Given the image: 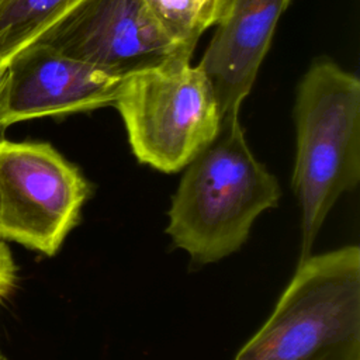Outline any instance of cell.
<instances>
[{
	"mask_svg": "<svg viewBox=\"0 0 360 360\" xmlns=\"http://www.w3.org/2000/svg\"><path fill=\"white\" fill-rule=\"evenodd\" d=\"M290 1H228L198 63L212 86L222 120L239 115Z\"/></svg>",
	"mask_w": 360,
	"mask_h": 360,
	"instance_id": "obj_8",
	"label": "cell"
},
{
	"mask_svg": "<svg viewBox=\"0 0 360 360\" xmlns=\"http://www.w3.org/2000/svg\"><path fill=\"white\" fill-rule=\"evenodd\" d=\"M80 0H0V66L37 42Z\"/></svg>",
	"mask_w": 360,
	"mask_h": 360,
	"instance_id": "obj_9",
	"label": "cell"
},
{
	"mask_svg": "<svg viewBox=\"0 0 360 360\" xmlns=\"http://www.w3.org/2000/svg\"><path fill=\"white\" fill-rule=\"evenodd\" d=\"M112 76L127 77L179 52L146 0H80L39 39Z\"/></svg>",
	"mask_w": 360,
	"mask_h": 360,
	"instance_id": "obj_6",
	"label": "cell"
},
{
	"mask_svg": "<svg viewBox=\"0 0 360 360\" xmlns=\"http://www.w3.org/2000/svg\"><path fill=\"white\" fill-rule=\"evenodd\" d=\"M90 193L79 167L51 143L0 139V240L53 256Z\"/></svg>",
	"mask_w": 360,
	"mask_h": 360,
	"instance_id": "obj_5",
	"label": "cell"
},
{
	"mask_svg": "<svg viewBox=\"0 0 360 360\" xmlns=\"http://www.w3.org/2000/svg\"><path fill=\"white\" fill-rule=\"evenodd\" d=\"M280 197L276 176L253 155L239 115H232L184 167L166 232L194 263H215L245 243L255 219Z\"/></svg>",
	"mask_w": 360,
	"mask_h": 360,
	"instance_id": "obj_1",
	"label": "cell"
},
{
	"mask_svg": "<svg viewBox=\"0 0 360 360\" xmlns=\"http://www.w3.org/2000/svg\"><path fill=\"white\" fill-rule=\"evenodd\" d=\"M15 277V264L10 248L0 240V301L13 290Z\"/></svg>",
	"mask_w": 360,
	"mask_h": 360,
	"instance_id": "obj_11",
	"label": "cell"
},
{
	"mask_svg": "<svg viewBox=\"0 0 360 360\" xmlns=\"http://www.w3.org/2000/svg\"><path fill=\"white\" fill-rule=\"evenodd\" d=\"M124 80L37 41L7 65L4 125L112 105Z\"/></svg>",
	"mask_w": 360,
	"mask_h": 360,
	"instance_id": "obj_7",
	"label": "cell"
},
{
	"mask_svg": "<svg viewBox=\"0 0 360 360\" xmlns=\"http://www.w3.org/2000/svg\"><path fill=\"white\" fill-rule=\"evenodd\" d=\"M176 42L194 53L197 42L211 25L207 0H146Z\"/></svg>",
	"mask_w": 360,
	"mask_h": 360,
	"instance_id": "obj_10",
	"label": "cell"
},
{
	"mask_svg": "<svg viewBox=\"0 0 360 360\" xmlns=\"http://www.w3.org/2000/svg\"><path fill=\"white\" fill-rule=\"evenodd\" d=\"M291 186L301 211L298 263L312 255L336 204L360 180V80L329 59L314 62L295 96Z\"/></svg>",
	"mask_w": 360,
	"mask_h": 360,
	"instance_id": "obj_2",
	"label": "cell"
},
{
	"mask_svg": "<svg viewBox=\"0 0 360 360\" xmlns=\"http://www.w3.org/2000/svg\"><path fill=\"white\" fill-rule=\"evenodd\" d=\"M0 360H7L4 356H0Z\"/></svg>",
	"mask_w": 360,
	"mask_h": 360,
	"instance_id": "obj_14",
	"label": "cell"
},
{
	"mask_svg": "<svg viewBox=\"0 0 360 360\" xmlns=\"http://www.w3.org/2000/svg\"><path fill=\"white\" fill-rule=\"evenodd\" d=\"M6 91H7V66H0V135L6 129L4 125V107H6Z\"/></svg>",
	"mask_w": 360,
	"mask_h": 360,
	"instance_id": "obj_13",
	"label": "cell"
},
{
	"mask_svg": "<svg viewBox=\"0 0 360 360\" xmlns=\"http://www.w3.org/2000/svg\"><path fill=\"white\" fill-rule=\"evenodd\" d=\"M233 360H360V250L297 264L271 315Z\"/></svg>",
	"mask_w": 360,
	"mask_h": 360,
	"instance_id": "obj_3",
	"label": "cell"
},
{
	"mask_svg": "<svg viewBox=\"0 0 360 360\" xmlns=\"http://www.w3.org/2000/svg\"><path fill=\"white\" fill-rule=\"evenodd\" d=\"M229 0H207V14L211 25H215L224 14Z\"/></svg>",
	"mask_w": 360,
	"mask_h": 360,
	"instance_id": "obj_12",
	"label": "cell"
},
{
	"mask_svg": "<svg viewBox=\"0 0 360 360\" xmlns=\"http://www.w3.org/2000/svg\"><path fill=\"white\" fill-rule=\"evenodd\" d=\"M191 56L179 52L127 76L114 103L135 158L165 173L184 169L222 125L212 86Z\"/></svg>",
	"mask_w": 360,
	"mask_h": 360,
	"instance_id": "obj_4",
	"label": "cell"
}]
</instances>
